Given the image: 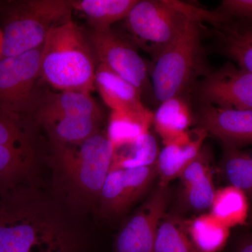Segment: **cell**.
Returning a JSON list of instances; mask_svg holds the SVG:
<instances>
[{"mask_svg": "<svg viewBox=\"0 0 252 252\" xmlns=\"http://www.w3.org/2000/svg\"><path fill=\"white\" fill-rule=\"evenodd\" d=\"M203 104L219 108L252 111V73L228 62L208 72L199 84Z\"/></svg>", "mask_w": 252, "mask_h": 252, "instance_id": "cell-10", "label": "cell"}, {"mask_svg": "<svg viewBox=\"0 0 252 252\" xmlns=\"http://www.w3.org/2000/svg\"><path fill=\"white\" fill-rule=\"evenodd\" d=\"M153 122L154 113L146 107L112 111L106 134L113 149L118 148L149 132Z\"/></svg>", "mask_w": 252, "mask_h": 252, "instance_id": "cell-19", "label": "cell"}, {"mask_svg": "<svg viewBox=\"0 0 252 252\" xmlns=\"http://www.w3.org/2000/svg\"><path fill=\"white\" fill-rule=\"evenodd\" d=\"M215 13L171 0H138L125 19L134 44L154 59L175 40L191 19L211 22Z\"/></svg>", "mask_w": 252, "mask_h": 252, "instance_id": "cell-4", "label": "cell"}, {"mask_svg": "<svg viewBox=\"0 0 252 252\" xmlns=\"http://www.w3.org/2000/svg\"><path fill=\"white\" fill-rule=\"evenodd\" d=\"M235 252H252V235L242 238L237 245Z\"/></svg>", "mask_w": 252, "mask_h": 252, "instance_id": "cell-29", "label": "cell"}, {"mask_svg": "<svg viewBox=\"0 0 252 252\" xmlns=\"http://www.w3.org/2000/svg\"><path fill=\"white\" fill-rule=\"evenodd\" d=\"M180 178L185 186L187 203L196 211L211 207L215 199L211 170L207 154L203 150L181 174Z\"/></svg>", "mask_w": 252, "mask_h": 252, "instance_id": "cell-18", "label": "cell"}, {"mask_svg": "<svg viewBox=\"0 0 252 252\" xmlns=\"http://www.w3.org/2000/svg\"><path fill=\"white\" fill-rule=\"evenodd\" d=\"M45 129L51 142L77 144L101 131L103 118L49 117L34 119Z\"/></svg>", "mask_w": 252, "mask_h": 252, "instance_id": "cell-20", "label": "cell"}, {"mask_svg": "<svg viewBox=\"0 0 252 252\" xmlns=\"http://www.w3.org/2000/svg\"><path fill=\"white\" fill-rule=\"evenodd\" d=\"M201 21L191 19L180 35L155 59L151 72L154 97L159 103L182 96L203 72Z\"/></svg>", "mask_w": 252, "mask_h": 252, "instance_id": "cell-5", "label": "cell"}, {"mask_svg": "<svg viewBox=\"0 0 252 252\" xmlns=\"http://www.w3.org/2000/svg\"><path fill=\"white\" fill-rule=\"evenodd\" d=\"M221 169L230 186L252 197V154L224 146Z\"/></svg>", "mask_w": 252, "mask_h": 252, "instance_id": "cell-26", "label": "cell"}, {"mask_svg": "<svg viewBox=\"0 0 252 252\" xmlns=\"http://www.w3.org/2000/svg\"><path fill=\"white\" fill-rule=\"evenodd\" d=\"M71 0H28L10 12L0 59L39 49L53 28L72 18Z\"/></svg>", "mask_w": 252, "mask_h": 252, "instance_id": "cell-6", "label": "cell"}, {"mask_svg": "<svg viewBox=\"0 0 252 252\" xmlns=\"http://www.w3.org/2000/svg\"><path fill=\"white\" fill-rule=\"evenodd\" d=\"M42 46L0 59V109L32 115L46 91L41 74Z\"/></svg>", "mask_w": 252, "mask_h": 252, "instance_id": "cell-8", "label": "cell"}, {"mask_svg": "<svg viewBox=\"0 0 252 252\" xmlns=\"http://www.w3.org/2000/svg\"><path fill=\"white\" fill-rule=\"evenodd\" d=\"M94 86L112 111L145 107L142 94L137 88L101 63H97L96 67Z\"/></svg>", "mask_w": 252, "mask_h": 252, "instance_id": "cell-17", "label": "cell"}, {"mask_svg": "<svg viewBox=\"0 0 252 252\" xmlns=\"http://www.w3.org/2000/svg\"><path fill=\"white\" fill-rule=\"evenodd\" d=\"M75 243L59 212L32 187L0 197V252H56Z\"/></svg>", "mask_w": 252, "mask_h": 252, "instance_id": "cell-1", "label": "cell"}, {"mask_svg": "<svg viewBox=\"0 0 252 252\" xmlns=\"http://www.w3.org/2000/svg\"><path fill=\"white\" fill-rule=\"evenodd\" d=\"M159 152L157 139L147 132L130 143L114 149L110 170L151 166L157 163Z\"/></svg>", "mask_w": 252, "mask_h": 252, "instance_id": "cell-23", "label": "cell"}, {"mask_svg": "<svg viewBox=\"0 0 252 252\" xmlns=\"http://www.w3.org/2000/svg\"><path fill=\"white\" fill-rule=\"evenodd\" d=\"M51 142V162L60 189L81 206L98 203L114 152L106 132L99 131L77 144Z\"/></svg>", "mask_w": 252, "mask_h": 252, "instance_id": "cell-2", "label": "cell"}, {"mask_svg": "<svg viewBox=\"0 0 252 252\" xmlns=\"http://www.w3.org/2000/svg\"><path fill=\"white\" fill-rule=\"evenodd\" d=\"M217 11L228 18L252 20V0H224Z\"/></svg>", "mask_w": 252, "mask_h": 252, "instance_id": "cell-28", "label": "cell"}, {"mask_svg": "<svg viewBox=\"0 0 252 252\" xmlns=\"http://www.w3.org/2000/svg\"><path fill=\"white\" fill-rule=\"evenodd\" d=\"M157 175V162L148 167L110 170L99 195L100 211L110 216L123 213L146 191Z\"/></svg>", "mask_w": 252, "mask_h": 252, "instance_id": "cell-12", "label": "cell"}, {"mask_svg": "<svg viewBox=\"0 0 252 252\" xmlns=\"http://www.w3.org/2000/svg\"><path fill=\"white\" fill-rule=\"evenodd\" d=\"M248 195L228 186L216 190L210 214L228 228L243 224L248 217Z\"/></svg>", "mask_w": 252, "mask_h": 252, "instance_id": "cell-25", "label": "cell"}, {"mask_svg": "<svg viewBox=\"0 0 252 252\" xmlns=\"http://www.w3.org/2000/svg\"><path fill=\"white\" fill-rule=\"evenodd\" d=\"M212 25L221 52L238 67L252 73V20L225 16Z\"/></svg>", "mask_w": 252, "mask_h": 252, "instance_id": "cell-15", "label": "cell"}, {"mask_svg": "<svg viewBox=\"0 0 252 252\" xmlns=\"http://www.w3.org/2000/svg\"><path fill=\"white\" fill-rule=\"evenodd\" d=\"M185 228L199 252H218L224 247L230 234L229 228L210 213L190 220Z\"/></svg>", "mask_w": 252, "mask_h": 252, "instance_id": "cell-24", "label": "cell"}, {"mask_svg": "<svg viewBox=\"0 0 252 252\" xmlns=\"http://www.w3.org/2000/svg\"><path fill=\"white\" fill-rule=\"evenodd\" d=\"M86 36L97 63L107 66L140 91L149 87L148 67L134 44L119 36L112 28L86 31Z\"/></svg>", "mask_w": 252, "mask_h": 252, "instance_id": "cell-9", "label": "cell"}, {"mask_svg": "<svg viewBox=\"0 0 252 252\" xmlns=\"http://www.w3.org/2000/svg\"><path fill=\"white\" fill-rule=\"evenodd\" d=\"M77 245H75V246L69 247V248L63 249V250L56 252H77Z\"/></svg>", "mask_w": 252, "mask_h": 252, "instance_id": "cell-30", "label": "cell"}, {"mask_svg": "<svg viewBox=\"0 0 252 252\" xmlns=\"http://www.w3.org/2000/svg\"><path fill=\"white\" fill-rule=\"evenodd\" d=\"M138 0H71L73 11L85 17L90 29L102 31L125 20Z\"/></svg>", "mask_w": 252, "mask_h": 252, "instance_id": "cell-21", "label": "cell"}, {"mask_svg": "<svg viewBox=\"0 0 252 252\" xmlns=\"http://www.w3.org/2000/svg\"><path fill=\"white\" fill-rule=\"evenodd\" d=\"M168 199L167 187L159 186L119 232L114 252H154L158 228L165 217Z\"/></svg>", "mask_w": 252, "mask_h": 252, "instance_id": "cell-11", "label": "cell"}, {"mask_svg": "<svg viewBox=\"0 0 252 252\" xmlns=\"http://www.w3.org/2000/svg\"><path fill=\"white\" fill-rule=\"evenodd\" d=\"M0 109V196L31 180L36 162L34 119Z\"/></svg>", "mask_w": 252, "mask_h": 252, "instance_id": "cell-7", "label": "cell"}, {"mask_svg": "<svg viewBox=\"0 0 252 252\" xmlns=\"http://www.w3.org/2000/svg\"><path fill=\"white\" fill-rule=\"evenodd\" d=\"M3 34L2 31H0V57L1 55V49H2Z\"/></svg>", "mask_w": 252, "mask_h": 252, "instance_id": "cell-31", "label": "cell"}, {"mask_svg": "<svg viewBox=\"0 0 252 252\" xmlns=\"http://www.w3.org/2000/svg\"><path fill=\"white\" fill-rule=\"evenodd\" d=\"M154 252H199L187 235L183 223L174 216H167L158 228Z\"/></svg>", "mask_w": 252, "mask_h": 252, "instance_id": "cell-27", "label": "cell"}, {"mask_svg": "<svg viewBox=\"0 0 252 252\" xmlns=\"http://www.w3.org/2000/svg\"><path fill=\"white\" fill-rule=\"evenodd\" d=\"M193 122L191 109L182 95L163 101L154 113L153 125L162 142L185 133Z\"/></svg>", "mask_w": 252, "mask_h": 252, "instance_id": "cell-22", "label": "cell"}, {"mask_svg": "<svg viewBox=\"0 0 252 252\" xmlns=\"http://www.w3.org/2000/svg\"><path fill=\"white\" fill-rule=\"evenodd\" d=\"M208 133L202 127L188 130L163 143L157 160L159 186L167 187L171 181L180 177L193 160L201 152L204 141Z\"/></svg>", "mask_w": 252, "mask_h": 252, "instance_id": "cell-14", "label": "cell"}, {"mask_svg": "<svg viewBox=\"0 0 252 252\" xmlns=\"http://www.w3.org/2000/svg\"><path fill=\"white\" fill-rule=\"evenodd\" d=\"M49 117L103 118L102 109L91 97L82 91L61 93L46 91L41 103L33 113V119Z\"/></svg>", "mask_w": 252, "mask_h": 252, "instance_id": "cell-16", "label": "cell"}, {"mask_svg": "<svg viewBox=\"0 0 252 252\" xmlns=\"http://www.w3.org/2000/svg\"><path fill=\"white\" fill-rule=\"evenodd\" d=\"M199 127L217 137L224 146L240 148L252 144V111L219 108L203 104Z\"/></svg>", "mask_w": 252, "mask_h": 252, "instance_id": "cell-13", "label": "cell"}, {"mask_svg": "<svg viewBox=\"0 0 252 252\" xmlns=\"http://www.w3.org/2000/svg\"><path fill=\"white\" fill-rule=\"evenodd\" d=\"M97 64L86 31L72 18L53 28L43 44L41 77L58 90L91 94Z\"/></svg>", "mask_w": 252, "mask_h": 252, "instance_id": "cell-3", "label": "cell"}]
</instances>
